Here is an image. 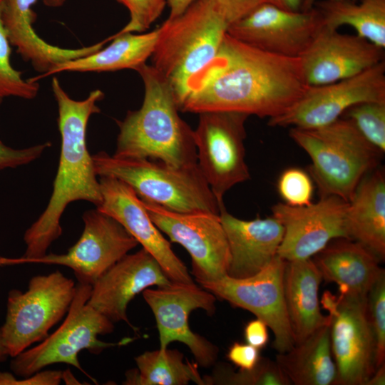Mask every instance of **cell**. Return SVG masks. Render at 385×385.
Wrapping results in <instances>:
<instances>
[{
    "label": "cell",
    "mask_w": 385,
    "mask_h": 385,
    "mask_svg": "<svg viewBox=\"0 0 385 385\" xmlns=\"http://www.w3.org/2000/svg\"><path fill=\"white\" fill-rule=\"evenodd\" d=\"M307 86L299 57L257 49L227 33L214 58L190 81L180 111L270 119L285 112Z\"/></svg>",
    "instance_id": "1"
},
{
    "label": "cell",
    "mask_w": 385,
    "mask_h": 385,
    "mask_svg": "<svg viewBox=\"0 0 385 385\" xmlns=\"http://www.w3.org/2000/svg\"><path fill=\"white\" fill-rule=\"evenodd\" d=\"M51 89L58 106L61 135V152L53 191L43 212L24 233V255L20 258H10L9 264L26 263L45 255L62 234L61 218L71 202L86 200L97 207L102 202L93 156L86 145V130L91 116L101 111L98 103L103 99L104 93L96 89L85 99L75 100L55 76Z\"/></svg>",
    "instance_id": "2"
},
{
    "label": "cell",
    "mask_w": 385,
    "mask_h": 385,
    "mask_svg": "<svg viewBox=\"0 0 385 385\" xmlns=\"http://www.w3.org/2000/svg\"><path fill=\"white\" fill-rule=\"evenodd\" d=\"M144 84L141 107L118 121L113 155L157 160L175 167L197 164L193 130L179 115V106L167 81L146 63L135 70Z\"/></svg>",
    "instance_id": "3"
},
{
    "label": "cell",
    "mask_w": 385,
    "mask_h": 385,
    "mask_svg": "<svg viewBox=\"0 0 385 385\" xmlns=\"http://www.w3.org/2000/svg\"><path fill=\"white\" fill-rule=\"evenodd\" d=\"M227 27L211 0H195L160 26L151 66L169 83L179 109L190 81L216 56Z\"/></svg>",
    "instance_id": "4"
},
{
    "label": "cell",
    "mask_w": 385,
    "mask_h": 385,
    "mask_svg": "<svg viewBox=\"0 0 385 385\" xmlns=\"http://www.w3.org/2000/svg\"><path fill=\"white\" fill-rule=\"evenodd\" d=\"M289 135L309 155V170L320 197L333 195L349 202L382 154L342 117L319 128H291Z\"/></svg>",
    "instance_id": "5"
},
{
    "label": "cell",
    "mask_w": 385,
    "mask_h": 385,
    "mask_svg": "<svg viewBox=\"0 0 385 385\" xmlns=\"http://www.w3.org/2000/svg\"><path fill=\"white\" fill-rule=\"evenodd\" d=\"M92 156L98 176L123 181L143 200L179 212H220V203L198 164L175 167L157 160L110 155L103 151Z\"/></svg>",
    "instance_id": "6"
},
{
    "label": "cell",
    "mask_w": 385,
    "mask_h": 385,
    "mask_svg": "<svg viewBox=\"0 0 385 385\" xmlns=\"http://www.w3.org/2000/svg\"><path fill=\"white\" fill-rule=\"evenodd\" d=\"M92 285L77 282L74 297L60 327L40 342L14 357L10 364L18 376L26 377L47 366L63 363L87 374L78 361L82 350L98 354L105 349L125 345L133 339L105 342L98 336L113 332V322L88 304Z\"/></svg>",
    "instance_id": "7"
},
{
    "label": "cell",
    "mask_w": 385,
    "mask_h": 385,
    "mask_svg": "<svg viewBox=\"0 0 385 385\" xmlns=\"http://www.w3.org/2000/svg\"><path fill=\"white\" fill-rule=\"evenodd\" d=\"M76 287L73 279L56 270L33 277L24 292H9L6 319L0 331L9 356H16L48 336L50 329L66 314Z\"/></svg>",
    "instance_id": "8"
},
{
    "label": "cell",
    "mask_w": 385,
    "mask_h": 385,
    "mask_svg": "<svg viewBox=\"0 0 385 385\" xmlns=\"http://www.w3.org/2000/svg\"><path fill=\"white\" fill-rule=\"evenodd\" d=\"M193 130L197 164L217 200L250 175L245 162L246 114L212 111L200 113Z\"/></svg>",
    "instance_id": "9"
},
{
    "label": "cell",
    "mask_w": 385,
    "mask_h": 385,
    "mask_svg": "<svg viewBox=\"0 0 385 385\" xmlns=\"http://www.w3.org/2000/svg\"><path fill=\"white\" fill-rule=\"evenodd\" d=\"M364 102H385V61L348 78L307 86L285 112L270 118L272 127L304 129L327 125L350 107Z\"/></svg>",
    "instance_id": "10"
},
{
    "label": "cell",
    "mask_w": 385,
    "mask_h": 385,
    "mask_svg": "<svg viewBox=\"0 0 385 385\" xmlns=\"http://www.w3.org/2000/svg\"><path fill=\"white\" fill-rule=\"evenodd\" d=\"M141 201L157 227L171 242L180 244L188 252L192 274L198 283L227 274L230 249L219 214L208 211L179 212Z\"/></svg>",
    "instance_id": "11"
},
{
    "label": "cell",
    "mask_w": 385,
    "mask_h": 385,
    "mask_svg": "<svg viewBox=\"0 0 385 385\" xmlns=\"http://www.w3.org/2000/svg\"><path fill=\"white\" fill-rule=\"evenodd\" d=\"M286 261L277 255L261 271L246 278L225 275L199 283L216 297L246 309L262 320L274 334L273 348L283 353L294 345L287 316L283 276Z\"/></svg>",
    "instance_id": "12"
},
{
    "label": "cell",
    "mask_w": 385,
    "mask_h": 385,
    "mask_svg": "<svg viewBox=\"0 0 385 385\" xmlns=\"http://www.w3.org/2000/svg\"><path fill=\"white\" fill-rule=\"evenodd\" d=\"M143 297L152 310L159 334L160 349L173 342L185 344L198 366L209 367L215 363L218 348L189 326L190 313L197 309L212 315L217 297L192 282H171L156 289L147 288Z\"/></svg>",
    "instance_id": "13"
},
{
    "label": "cell",
    "mask_w": 385,
    "mask_h": 385,
    "mask_svg": "<svg viewBox=\"0 0 385 385\" xmlns=\"http://www.w3.org/2000/svg\"><path fill=\"white\" fill-rule=\"evenodd\" d=\"M323 26L314 6L289 11L263 2L230 24L227 33L234 38L273 54L299 57Z\"/></svg>",
    "instance_id": "14"
},
{
    "label": "cell",
    "mask_w": 385,
    "mask_h": 385,
    "mask_svg": "<svg viewBox=\"0 0 385 385\" xmlns=\"http://www.w3.org/2000/svg\"><path fill=\"white\" fill-rule=\"evenodd\" d=\"M78 240L65 254H46L26 263L71 269L78 282L93 285L111 267L135 248L137 240L115 219L97 208L86 211Z\"/></svg>",
    "instance_id": "15"
},
{
    "label": "cell",
    "mask_w": 385,
    "mask_h": 385,
    "mask_svg": "<svg viewBox=\"0 0 385 385\" xmlns=\"http://www.w3.org/2000/svg\"><path fill=\"white\" fill-rule=\"evenodd\" d=\"M348 202L337 196L320 197L316 203L294 207L277 203L272 216L284 227L277 255L286 261L312 258L332 240L348 238L346 212Z\"/></svg>",
    "instance_id": "16"
},
{
    "label": "cell",
    "mask_w": 385,
    "mask_h": 385,
    "mask_svg": "<svg viewBox=\"0 0 385 385\" xmlns=\"http://www.w3.org/2000/svg\"><path fill=\"white\" fill-rule=\"evenodd\" d=\"M329 315L334 385H365L376 370L375 340L366 312V295L341 294Z\"/></svg>",
    "instance_id": "17"
},
{
    "label": "cell",
    "mask_w": 385,
    "mask_h": 385,
    "mask_svg": "<svg viewBox=\"0 0 385 385\" xmlns=\"http://www.w3.org/2000/svg\"><path fill=\"white\" fill-rule=\"evenodd\" d=\"M384 57V48L368 40L322 26L299 58L306 84L315 86L354 76Z\"/></svg>",
    "instance_id": "18"
},
{
    "label": "cell",
    "mask_w": 385,
    "mask_h": 385,
    "mask_svg": "<svg viewBox=\"0 0 385 385\" xmlns=\"http://www.w3.org/2000/svg\"><path fill=\"white\" fill-rule=\"evenodd\" d=\"M102 202L96 208L118 221L158 262L172 282H192L186 266L173 252L133 189L112 176L99 178Z\"/></svg>",
    "instance_id": "19"
},
{
    "label": "cell",
    "mask_w": 385,
    "mask_h": 385,
    "mask_svg": "<svg viewBox=\"0 0 385 385\" xmlns=\"http://www.w3.org/2000/svg\"><path fill=\"white\" fill-rule=\"evenodd\" d=\"M171 282L156 260L142 248L125 255L97 279L88 304L113 323L124 322L136 331L127 316L128 304L145 289Z\"/></svg>",
    "instance_id": "20"
},
{
    "label": "cell",
    "mask_w": 385,
    "mask_h": 385,
    "mask_svg": "<svg viewBox=\"0 0 385 385\" xmlns=\"http://www.w3.org/2000/svg\"><path fill=\"white\" fill-rule=\"evenodd\" d=\"M38 0H5L1 20L11 45L26 62L39 73L29 78L31 81L47 77L56 66L90 55L109 42L111 36L88 46L77 48H61L41 38L34 28L37 18L34 6Z\"/></svg>",
    "instance_id": "21"
},
{
    "label": "cell",
    "mask_w": 385,
    "mask_h": 385,
    "mask_svg": "<svg viewBox=\"0 0 385 385\" xmlns=\"http://www.w3.org/2000/svg\"><path fill=\"white\" fill-rule=\"evenodd\" d=\"M219 215L230 249L227 275L236 279L251 277L277 255L284 227L275 217L241 220L229 213L223 202Z\"/></svg>",
    "instance_id": "22"
},
{
    "label": "cell",
    "mask_w": 385,
    "mask_h": 385,
    "mask_svg": "<svg viewBox=\"0 0 385 385\" xmlns=\"http://www.w3.org/2000/svg\"><path fill=\"white\" fill-rule=\"evenodd\" d=\"M312 260L322 279L337 283L341 294L366 296L384 270L374 254L347 238L332 240Z\"/></svg>",
    "instance_id": "23"
},
{
    "label": "cell",
    "mask_w": 385,
    "mask_h": 385,
    "mask_svg": "<svg viewBox=\"0 0 385 385\" xmlns=\"http://www.w3.org/2000/svg\"><path fill=\"white\" fill-rule=\"evenodd\" d=\"M322 279L312 258L285 262L284 296L294 344L330 324V316L324 315L319 306L318 292Z\"/></svg>",
    "instance_id": "24"
},
{
    "label": "cell",
    "mask_w": 385,
    "mask_h": 385,
    "mask_svg": "<svg viewBox=\"0 0 385 385\" xmlns=\"http://www.w3.org/2000/svg\"><path fill=\"white\" fill-rule=\"evenodd\" d=\"M348 238L385 258V176L381 169L367 173L348 202L346 212Z\"/></svg>",
    "instance_id": "25"
},
{
    "label": "cell",
    "mask_w": 385,
    "mask_h": 385,
    "mask_svg": "<svg viewBox=\"0 0 385 385\" xmlns=\"http://www.w3.org/2000/svg\"><path fill=\"white\" fill-rule=\"evenodd\" d=\"M160 27L153 31L135 34L115 33L111 43L98 51L56 66L48 76L61 72H109L135 70L153 54L160 35Z\"/></svg>",
    "instance_id": "26"
},
{
    "label": "cell",
    "mask_w": 385,
    "mask_h": 385,
    "mask_svg": "<svg viewBox=\"0 0 385 385\" xmlns=\"http://www.w3.org/2000/svg\"><path fill=\"white\" fill-rule=\"evenodd\" d=\"M275 360L292 384L334 385L337 373L330 324L317 329L289 350L278 353Z\"/></svg>",
    "instance_id": "27"
},
{
    "label": "cell",
    "mask_w": 385,
    "mask_h": 385,
    "mask_svg": "<svg viewBox=\"0 0 385 385\" xmlns=\"http://www.w3.org/2000/svg\"><path fill=\"white\" fill-rule=\"evenodd\" d=\"M323 26L338 30L352 27L356 34L385 49V0H322L314 4Z\"/></svg>",
    "instance_id": "28"
},
{
    "label": "cell",
    "mask_w": 385,
    "mask_h": 385,
    "mask_svg": "<svg viewBox=\"0 0 385 385\" xmlns=\"http://www.w3.org/2000/svg\"><path fill=\"white\" fill-rule=\"evenodd\" d=\"M136 369L125 373V385H186L192 381L205 385L196 362L184 361L177 349L147 351L135 358Z\"/></svg>",
    "instance_id": "29"
},
{
    "label": "cell",
    "mask_w": 385,
    "mask_h": 385,
    "mask_svg": "<svg viewBox=\"0 0 385 385\" xmlns=\"http://www.w3.org/2000/svg\"><path fill=\"white\" fill-rule=\"evenodd\" d=\"M206 384L227 385H291V382L276 361L260 357L251 370L235 371L229 364H220L212 374L203 377Z\"/></svg>",
    "instance_id": "30"
},
{
    "label": "cell",
    "mask_w": 385,
    "mask_h": 385,
    "mask_svg": "<svg viewBox=\"0 0 385 385\" xmlns=\"http://www.w3.org/2000/svg\"><path fill=\"white\" fill-rule=\"evenodd\" d=\"M5 0H0V98L16 97L31 100L39 91L38 81L24 79L21 72L11 63V44L1 20V10Z\"/></svg>",
    "instance_id": "31"
},
{
    "label": "cell",
    "mask_w": 385,
    "mask_h": 385,
    "mask_svg": "<svg viewBox=\"0 0 385 385\" xmlns=\"http://www.w3.org/2000/svg\"><path fill=\"white\" fill-rule=\"evenodd\" d=\"M351 120L361 135L380 153L385 152V102H364L342 115Z\"/></svg>",
    "instance_id": "32"
},
{
    "label": "cell",
    "mask_w": 385,
    "mask_h": 385,
    "mask_svg": "<svg viewBox=\"0 0 385 385\" xmlns=\"http://www.w3.org/2000/svg\"><path fill=\"white\" fill-rule=\"evenodd\" d=\"M366 312L375 340L376 369L385 363V272L366 294Z\"/></svg>",
    "instance_id": "33"
},
{
    "label": "cell",
    "mask_w": 385,
    "mask_h": 385,
    "mask_svg": "<svg viewBox=\"0 0 385 385\" xmlns=\"http://www.w3.org/2000/svg\"><path fill=\"white\" fill-rule=\"evenodd\" d=\"M277 190L284 203L294 207L312 204L314 185L312 178L303 170L290 168L280 175Z\"/></svg>",
    "instance_id": "34"
},
{
    "label": "cell",
    "mask_w": 385,
    "mask_h": 385,
    "mask_svg": "<svg viewBox=\"0 0 385 385\" xmlns=\"http://www.w3.org/2000/svg\"><path fill=\"white\" fill-rule=\"evenodd\" d=\"M128 11L130 19L118 34L143 32L161 15L167 0H116Z\"/></svg>",
    "instance_id": "35"
},
{
    "label": "cell",
    "mask_w": 385,
    "mask_h": 385,
    "mask_svg": "<svg viewBox=\"0 0 385 385\" xmlns=\"http://www.w3.org/2000/svg\"><path fill=\"white\" fill-rule=\"evenodd\" d=\"M2 100L0 98V106ZM51 146L50 142H46L26 148L15 149L6 145L0 140V170L27 165L38 159Z\"/></svg>",
    "instance_id": "36"
},
{
    "label": "cell",
    "mask_w": 385,
    "mask_h": 385,
    "mask_svg": "<svg viewBox=\"0 0 385 385\" xmlns=\"http://www.w3.org/2000/svg\"><path fill=\"white\" fill-rule=\"evenodd\" d=\"M228 26L239 20L265 0H211Z\"/></svg>",
    "instance_id": "37"
},
{
    "label": "cell",
    "mask_w": 385,
    "mask_h": 385,
    "mask_svg": "<svg viewBox=\"0 0 385 385\" xmlns=\"http://www.w3.org/2000/svg\"><path fill=\"white\" fill-rule=\"evenodd\" d=\"M61 381L60 370H41L21 379L9 372H0V385H58Z\"/></svg>",
    "instance_id": "38"
},
{
    "label": "cell",
    "mask_w": 385,
    "mask_h": 385,
    "mask_svg": "<svg viewBox=\"0 0 385 385\" xmlns=\"http://www.w3.org/2000/svg\"><path fill=\"white\" fill-rule=\"evenodd\" d=\"M260 349L248 343L234 342L228 349L227 358L240 370H251L260 359Z\"/></svg>",
    "instance_id": "39"
},
{
    "label": "cell",
    "mask_w": 385,
    "mask_h": 385,
    "mask_svg": "<svg viewBox=\"0 0 385 385\" xmlns=\"http://www.w3.org/2000/svg\"><path fill=\"white\" fill-rule=\"evenodd\" d=\"M267 327V324L258 318L250 321L244 329L246 342L258 349L264 348L269 341Z\"/></svg>",
    "instance_id": "40"
},
{
    "label": "cell",
    "mask_w": 385,
    "mask_h": 385,
    "mask_svg": "<svg viewBox=\"0 0 385 385\" xmlns=\"http://www.w3.org/2000/svg\"><path fill=\"white\" fill-rule=\"evenodd\" d=\"M195 0H167L170 7L168 19H172L181 15Z\"/></svg>",
    "instance_id": "41"
},
{
    "label": "cell",
    "mask_w": 385,
    "mask_h": 385,
    "mask_svg": "<svg viewBox=\"0 0 385 385\" xmlns=\"http://www.w3.org/2000/svg\"><path fill=\"white\" fill-rule=\"evenodd\" d=\"M338 302V297L327 290L323 293L319 303L322 304L324 309L329 312V315H332L337 309Z\"/></svg>",
    "instance_id": "42"
},
{
    "label": "cell",
    "mask_w": 385,
    "mask_h": 385,
    "mask_svg": "<svg viewBox=\"0 0 385 385\" xmlns=\"http://www.w3.org/2000/svg\"><path fill=\"white\" fill-rule=\"evenodd\" d=\"M265 1L289 11H299L301 8V0H265Z\"/></svg>",
    "instance_id": "43"
},
{
    "label": "cell",
    "mask_w": 385,
    "mask_h": 385,
    "mask_svg": "<svg viewBox=\"0 0 385 385\" xmlns=\"http://www.w3.org/2000/svg\"><path fill=\"white\" fill-rule=\"evenodd\" d=\"M385 384V363L376 369L371 376L365 385H384Z\"/></svg>",
    "instance_id": "44"
},
{
    "label": "cell",
    "mask_w": 385,
    "mask_h": 385,
    "mask_svg": "<svg viewBox=\"0 0 385 385\" xmlns=\"http://www.w3.org/2000/svg\"><path fill=\"white\" fill-rule=\"evenodd\" d=\"M63 381L66 384H81L69 369L62 371V381Z\"/></svg>",
    "instance_id": "45"
},
{
    "label": "cell",
    "mask_w": 385,
    "mask_h": 385,
    "mask_svg": "<svg viewBox=\"0 0 385 385\" xmlns=\"http://www.w3.org/2000/svg\"><path fill=\"white\" fill-rule=\"evenodd\" d=\"M67 0H42L43 4L51 8H58L62 6Z\"/></svg>",
    "instance_id": "46"
},
{
    "label": "cell",
    "mask_w": 385,
    "mask_h": 385,
    "mask_svg": "<svg viewBox=\"0 0 385 385\" xmlns=\"http://www.w3.org/2000/svg\"><path fill=\"white\" fill-rule=\"evenodd\" d=\"M317 0H301L300 10L307 11L314 8Z\"/></svg>",
    "instance_id": "47"
},
{
    "label": "cell",
    "mask_w": 385,
    "mask_h": 385,
    "mask_svg": "<svg viewBox=\"0 0 385 385\" xmlns=\"http://www.w3.org/2000/svg\"><path fill=\"white\" fill-rule=\"evenodd\" d=\"M9 356L7 350L3 343L0 331V361H4Z\"/></svg>",
    "instance_id": "48"
}]
</instances>
